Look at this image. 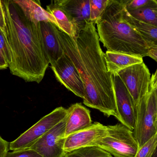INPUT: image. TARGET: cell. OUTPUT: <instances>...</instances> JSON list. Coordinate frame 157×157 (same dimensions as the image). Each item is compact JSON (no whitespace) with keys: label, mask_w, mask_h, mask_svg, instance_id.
Instances as JSON below:
<instances>
[{"label":"cell","mask_w":157,"mask_h":157,"mask_svg":"<svg viewBox=\"0 0 157 157\" xmlns=\"http://www.w3.org/2000/svg\"><path fill=\"white\" fill-rule=\"evenodd\" d=\"M67 115V109L62 106L56 108L11 142L10 149L15 151L30 148L41 137L66 118Z\"/></svg>","instance_id":"6"},{"label":"cell","mask_w":157,"mask_h":157,"mask_svg":"<svg viewBox=\"0 0 157 157\" xmlns=\"http://www.w3.org/2000/svg\"><path fill=\"white\" fill-rule=\"evenodd\" d=\"M66 118L55 126L38 139L30 148L34 150L43 157H63Z\"/></svg>","instance_id":"9"},{"label":"cell","mask_w":157,"mask_h":157,"mask_svg":"<svg viewBox=\"0 0 157 157\" xmlns=\"http://www.w3.org/2000/svg\"><path fill=\"white\" fill-rule=\"evenodd\" d=\"M110 153L96 146L85 147L67 152L63 157H112Z\"/></svg>","instance_id":"20"},{"label":"cell","mask_w":157,"mask_h":157,"mask_svg":"<svg viewBox=\"0 0 157 157\" xmlns=\"http://www.w3.org/2000/svg\"><path fill=\"white\" fill-rule=\"evenodd\" d=\"M67 109L65 137L89 127L92 124L90 112L81 104H74Z\"/></svg>","instance_id":"14"},{"label":"cell","mask_w":157,"mask_h":157,"mask_svg":"<svg viewBox=\"0 0 157 157\" xmlns=\"http://www.w3.org/2000/svg\"><path fill=\"white\" fill-rule=\"evenodd\" d=\"M117 75L124 84L136 107L149 89L151 76L148 68L142 62L124 69Z\"/></svg>","instance_id":"7"},{"label":"cell","mask_w":157,"mask_h":157,"mask_svg":"<svg viewBox=\"0 0 157 157\" xmlns=\"http://www.w3.org/2000/svg\"><path fill=\"white\" fill-rule=\"evenodd\" d=\"M0 53L3 56L9 66L12 61V56L9 43L4 35L0 31Z\"/></svg>","instance_id":"23"},{"label":"cell","mask_w":157,"mask_h":157,"mask_svg":"<svg viewBox=\"0 0 157 157\" xmlns=\"http://www.w3.org/2000/svg\"><path fill=\"white\" fill-rule=\"evenodd\" d=\"M96 25L100 42L107 51L147 56L149 47L132 23L125 0H108Z\"/></svg>","instance_id":"3"},{"label":"cell","mask_w":157,"mask_h":157,"mask_svg":"<svg viewBox=\"0 0 157 157\" xmlns=\"http://www.w3.org/2000/svg\"><path fill=\"white\" fill-rule=\"evenodd\" d=\"M147 56L150 57L155 61H157V45L149 48Z\"/></svg>","instance_id":"28"},{"label":"cell","mask_w":157,"mask_h":157,"mask_svg":"<svg viewBox=\"0 0 157 157\" xmlns=\"http://www.w3.org/2000/svg\"><path fill=\"white\" fill-rule=\"evenodd\" d=\"M59 44L78 70L84 88L83 103L116 118L112 75L106 68L95 25L86 24L76 38L57 29Z\"/></svg>","instance_id":"1"},{"label":"cell","mask_w":157,"mask_h":157,"mask_svg":"<svg viewBox=\"0 0 157 157\" xmlns=\"http://www.w3.org/2000/svg\"><path fill=\"white\" fill-rule=\"evenodd\" d=\"M12 56L10 73L25 82L40 83L50 64L41 43L40 22L32 21L13 0L2 1Z\"/></svg>","instance_id":"2"},{"label":"cell","mask_w":157,"mask_h":157,"mask_svg":"<svg viewBox=\"0 0 157 157\" xmlns=\"http://www.w3.org/2000/svg\"><path fill=\"white\" fill-rule=\"evenodd\" d=\"M127 12L130 16L136 20L157 27L156 0H150L149 2L145 6L137 10L127 11Z\"/></svg>","instance_id":"18"},{"label":"cell","mask_w":157,"mask_h":157,"mask_svg":"<svg viewBox=\"0 0 157 157\" xmlns=\"http://www.w3.org/2000/svg\"><path fill=\"white\" fill-rule=\"evenodd\" d=\"M0 31L4 35L6 39L8 36L7 22L2 1L0 0Z\"/></svg>","instance_id":"26"},{"label":"cell","mask_w":157,"mask_h":157,"mask_svg":"<svg viewBox=\"0 0 157 157\" xmlns=\"http://www.w3.org/2000/svg\"><path fill=\"white\" fill-rule=\"evenodd\" d=\"M116 118L121 124L133 131L136 122V106L132 97L119 76L112 75Z\"/></svg>","instance_id":"8"},{"label":"cell","mask_w":157,"mask_h":157,"mask_svg":"<svg viewBox=\"0 0 157 157\" xmlns=\"http://www.w3.org/2000/svg\"><path fill=\"white\" fill-rule=\"evenodd\" d=\"M51 2L69 16L77 35L87 23H91L90 0H56Z\"/></svg>","instance_id":"12"},{"label":"cell","mask_w":157,"mask_h":157,"mask_svg":"<svg viewBox=\"0 0 157 157\" xmlns=\"http://www.w3.org/2000/svg\"><path fill=\"white\" fill-rule=\"evenodd\" d=\"M130 16L132 23L147 43L149 48L157 45V26L138 21Z\"/></svg>","instance_id":"19"},{"label":"cell","mask_w":157,"mask_h":157,"mask_svg":"<svg viewBox=\"0 0 157 157\" xmlns=\"http://www.w3.org/2000/svg\"><path fill=\"white\" fill-rule=\"evenodd\" d=\"M10 144L0 136V157H4L10 149Z\"/></svg>","instance_id":"27"},{"label":"cell","mask_w":157,"mask_h":157,"mask_svg":"<svg viewBox=\"0 0 157 157\" xmlns=\"http://www.w3.org/2000/svg\"><path fill=\"white\" fill-rule=\"evenodd\" d=\"M4 157H43L34 150L24 149L8 152Z\"/></svg>","instance_id":"24"},{"label":"cell","mask_w":157,"mask_h":157,"mask_svg":"<svg viewBox=\"0 0 157 157\" xmlns=\"http://www.w3.org/2000/svg\"><path fill=\"white\" fill-rule=\"evenodd\" d=\"M108 0H90L91 23L95 25L97 19L103 12Z\"/></svg>","instance_id":"22"},{"label":"cell","mask_w":157,"mask_h":157,"mask_svg":"<svg viewBox=\"0 0 157 157\" xmlns=\"http://www.w3.org/2000/svg\"><path fill=\"white\" fill-rule=\"evenodd\" d=\"M133 134L139 148L157 134V71L151 75L148 91L136 106Z\"/></svg>","instance_id":"4"},{"label":"cell","mask_w":157,"mask_h":157,"mask_svg":"<svg viewBox=\"0 0 157 157\" xmlns=\"http://www.w3.org/2000/svg\"><path fill=\"white\" fill-rule=\"evenodd\" d=\"M9 67V65L0 53V70H5Z\"/></svg>","instance_id":"29"},{"label":"cell","mask_w":157,"mask_h":157,"mask_svg":"<svg viewBox=\"0 0 157 157\" xmlns=\"http://www.w3.org/2000/svg\"><path fill=\"white\" fill-rule=\"evenodd\" d=\"M150 0H125V7L127 11L139 9L147 4Z\"/></svg>","instance_id":"25"},{"label":"cell","mask_w":157,"mask_h":157,"mask_svg":"<svg viewBox=\"0 0 157 157\" xmlns=\"http://www.w3.org/2000/svg\"><path fill=\"white\" fill-rule=\"evenodd\" d=\"M47 11L56 19L58 28L69 36L76 38L78 36L75 26L71 18L63 10L51 2L47 6Z\"/></svg>","instance_id":"17"},{"label":"cell","mask_w":157,"mask_h":157,"mask_svg":"<svg viewBox=\"0 0 157 157\" xmlns=\"http://www.w3.org/2000/svg\"><path fill=\"white\" fill-rule=\"evenodd\" d=\"M105 59L107 71L112 75L117 74L124 69L143 62V58L137 56L106 51Z\"/></svg>","instance_id":"16"},{"label":"cell","mask_w":157,"mask_h":157,"mask_svg":"<svg viewBox=\"0 0 157 157\" xmlns=\"http://www.w3.org/2000/svg\"><path fill=\"white\" fill-rule=\"evenodd\" d=\"M20 6L25 15L30 21L36 22L48 21L58 27L54 16L41 6L40 1L13 0Z\"/></svg>","instance_id":"15"},{"label":"cell","mask_w":157,"mask_h":157,"mask_svg":"<svg viewBox=\"0 0 157 157\" xmlns=\"http://www.w3.org/2000/svg\"><path fill=\"white\" fill-rule=\"evenodd\" d=\"M108 136L100 140L96 147L115 157H134L139 149L133 131L121 124L109 125Z\"/></svg>","instance_id":"5"},{"label":"cell","mask_w":157,"mask_h":157,"mask_svg":"<svg viewBox=\"0 0 157 157\" xmlns=\"http://www.w3.org/2000/svg\"><path fill=\"white\" fill-rule=\"evenodd\" d=\"M157 134H155L141 147L134 157H157Z\"/></svg>","instance_id":"21"},{"label":"cell","mask_w":157,"mask_h":157,"mask_svg":"<svg viewBox=\"0 0 157 157\" xmlns=\"http://www.w3.org/2000/svg\"><path fill=\"white\" fill-rule=\"evenodd\" d=\"M109 130L108 126L94 122L89 127L66 137L64 151L67 153L80 148L96 146L100 140L108 136Z\"/></svg>","instance_id":"11"},{"label":"cell","mask_w":157,"mask_h":157,"mask_svg":"<svg viewBox=\"0 0 157 157\" xmlns=\"http://www.w3.org/2000/svg\"></svg>","instance_id":"30"},{"label":"cell","mask_w":157,"mask_h":157,"mask_svg":"<svg viewBox=\"0 0 157 157\" xmlns=\"http://www.w3.org/2000/svg\"><path fill=\"white\" fill-rule=\"evenodd\" d=\"M40 29L42 46L52 66L64 54L58 38L57 27L49 22L41 21Z\"/></svg>","instance_id":"13"},{"label":"cell","mask_w":157,"mask_h":157,"mask_svg":"<svg viewBox=\"0 0 157 157\" xmlns=\"http://www.w3.org/2000/svg\"><path fill=\"white\" fill-rule=\"evenodd\" d=\"M50 67L59 82L76 96L82 99L84 98V86L79 73L66 54L64 53L63 56Z\"/></svg>","instance_id":"10"}]
</instances>
